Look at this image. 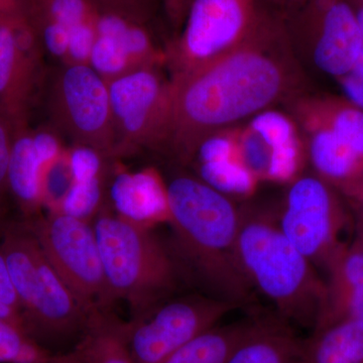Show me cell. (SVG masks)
Instances as JSON below:
<instances>
[{
  "instance_id": "22",
  "label": "cell",
  "mask_w": 363,
  "mask_h": 363,
  "mask_svg": "<svg viewBox=\"0 0 363 363\" xmlns=\"http://www.w3.org/2000/svg\"><path fill=\"white\" fill-rule=\"evenodd\" d=\"M97 33L116 40L138 68L166 65V49L157 45L147 25L111 13H99Z\"/></svg>"
},
{
  "instance_id": "17",
  "label": "cell",
  "mask_w": 363,
  "mask_h": 363,
  "mask_svg": "<svg viewBox=\"0 0 363 363\" xmlns=\"http://www.w3.org/2000/svg\"><path fill=\"white\" fill-rule=\"evenodd\" d=\"M227 363H312L307 340L279 316H257Z\"/></svg>"
},
{
  "instance_id": "11",
  "label": "cell",
  "mask_w": 363,
  "mask_h": 363,
  "mask_svg": "<svg viewBox=\"0 0 363 363\" xmlns=\"http://www.w3.org/2000/svg\"><path fill=\"white\" fill-rule=\"evenodd\" d=\"M236 308L204 293L173 296L162 301L140 316L128 320L133 362L164 363Z\"/></svg>"
},
{
  "instance_id": "10",
  "label": "cell",
  "mask_w": 363,
  "mask_h": 363,
  "mask_svg": "<svg viewBox=\"0 0 363 363\" xmlns=\"http://www.w3.org/2000/svg\"><path fill=\"white\" fill-rule=\"evenodd\" d=\"M259 18L257 0H193L183 30L166 48L171 78L240 45L253 32Z\"/></svg>"
},
{
  "instance_id": "33",
  "label": "cell",
  "mask_w": 363,
  "mask_h": 363,
  "mask_svg": "<svg viewBox=\"0 0 363 363\" xmlns=\"http://www.w3.org/2000/svg\"><path fill=\"white\" fill-rule=\"evenodd\" d=\"M16 128L0 116V216L4 213L6 195L9 194L7 185V171H9V157H11V145H13Z\"/></svg>"
},
{
  "instance_id": "16",
  "label": "cell",
  "mask_w": 363,
  "mask_h": 363,
  "mask_svg": "<svg viewBox=\"0 0 363 363\" xmlns=\"http://www.w3.org/2000/svg\"><path fill=\"white\" fill-rule=\"evenodd\" d=\"M266 143L272 164L269 182L290 184L308 162L304 138L290 113L271 108L247 121Z\"/></svg>"
},
{
  "instance_id": "23",
  "label": "cell",
  "mask_w": 363,
  "mask_h": 363,
  "mask_svg": "<svg viewBox=\"0 0 363 363\" xmlns=\"http://www.w3.org/2000/svg\"><path fill=\"white\" fill-rule=\"evenodd\" d=\"M312 363H363V320H345L307 339Z\"/></svg>"
},
{
  "instance_id": "38",
  "label": "cell",
  "mask_w": 363,
  "mask_h": 363,
  "mask_svg": "<svg viewBox=\"0 0 363 363\" xmlns=\"http://www.w3.org/2000/svg\"><path fill=\"white\" fill-rule=\"evenodd\" d=\"M354 240L363 245V210L353 209Z\"/></svg>"
},
{
  "instance_id": "37",
  "label": "cell",
  "mask_w": 363,
  "mask_h": 363,
  "mask_svg": "<svg viewBox=\"0 0 363 363\" xmlns=\"http://www.w3.org/2000/svg\"><path fill=\"white\" fill-rule=\"evenodd\" d=\"M40 363H86V362L78 348L74 346L72 350L65 352L54 353L51 357Z\"/></svg>"
},
{
  "instance_id": "9",
  "label": "cell",
  "mask_w": 363,
  "mask_h": 363,
  "mask_svg": "<svg viewBox=\"0 0 363 363\" xmlns=\"http://www.w3.org/2000/svg\"><path fill=\"white\" fill-rule=\"evenodd\" d=\"M116 160L143 149L164 150L171 114V81L143 68L107 81Z\"/></svg>"
},
{
  "instance_id": "31",
  "label": "cell",
  "mask_w": 363,
  "mask_h": 363,
  "mask_svg": "<svg viewBox=\"0 0 363 363\" xmlns=\"http://www.w3.org/2000/svg\"><path fill=\"white\" fill-rule=\"evenodd\" d=\"M97 20L98 16L95 20L72 28L68 54L64 64L89 65L91 52L97 39Z\"/></svg>"
},
{
  "instance_id": "29",
  "label": "cell",
  "mask_w": 363,
  "mask_h": 363,
  "mask_svg": "<svg viewBox=\"0 0 363 363\" xmlns=\"http://www.w3.org/2000/svg\"><path fill=\"white\" fill-rule=\"evenodd\" d=\"M69 164L74 182H86L106 178L111 160L93 147L83 145H72L67 147Z\"/></svg>"
},
{
  "instance_id": "14",
  "label": "cell",
  "mask_w": 363,
  "mask_h": 363,
  "mask_svg": "<svg viewBox=\"0 0 363 363\" xmlns=\"http://www.w3.org/2000/svg\"><path fill=\"white\" fill-rule=\"evenodd\" d=\"M116 161L107 178L106 203L112 211L143 228L169 224L168 184L161 172L155 167L130 171Z\"/></svg>"
},
{
  "instance_id": "18",
  "label": "cell",
  "mask_w": 363,
  "mask_h": 363,
  "mask_svg": "<svg viewBox=\"0 0 363 363\" xmlns=\"http://www.w3.org/2000/svg\"><path fill=\"white\" fill-rule=\"evenodd\" d=\"M45 164L33 142V131L28 128L16 130L11 145L7 171L9 194L20 207L23 219L42 214V181Z\"/></svg>"
},
{
  "instance_id": "13",
  "label": "cell",
  "mask_w": 363,
  "mask_h": 363,
  "mask_svg": "<svg viewBox=\"0 0 363 363\" xmlns=\"http://www.w3.org/2000/svg\"><path fill=\"white\" fill-rule=\"evenodd\" d=\"M43 52L30 21L0 25V116L16 130L26 128L44 82Z\"/></svg>"
},
{
  "instance_id": "27",
  "label": "cell",
  "mask_w": 363,
  "mask_h": 363,
  "mask_svg": "<svg viewBox=\"0 0 363 363\" xmlns=\"http://www.w3.org/2000/svg\"><path fill=\"white\" fill-rule=\"evenodd\" d=\"M89 66L106 81L140 69L116 40L100 35L93 45Z\"/></svg>"
},
{
  "instance_id": "26",
  "label": "cell",
  "mask_w": 363,
  "mask_h": 363,
  "mask_svg": "<svg viewBox=\"0 0 363 363\" xmlns=\"http://www.w3.org/2000/svg\"><path fill=\"white\" fill-rule=\"evenodd\" d=\"M52 354L25 331L0 319V363H40Z\"/></svg>"
},
{
  "instance_id": "34",
  "label": "cell",
  "mask_w": 363,
  "mask_h": 363,
  "mask_svg": "<svg viewBox=\"0 0 363 363\" xmlns=\"http://www.w3.org/2000/svg\"><path fill=\"white\" fill-rule=\"evenodd\" d=\"M336 82L346 99L363 109V52L353 68Z\"/></svg>"
},
{
  "instance_id": "19",
  "label": "cell",
  "mask_w": 363,
  "mask_h": 363,
  "mask_svg": "<svg viewBox=\"0 0 363 363\" xmlns=\"http://www.w3.org/2000/svg\"><path fill=\"white\" fill-rule=\"evenodd\" d=\"M289 111L314 119L363 159V109L345 97L310 96L304 93L286 104Z\"/></svg>"
},
{
  "instance_id": "15",
  "label": "cell",
  "mask_w": 363,
  "mask_h": 363,
  "mask_svg": "<svg viewBox=\"0 0 363 363\" xmlns=\"http://www.w3.org/2000/svg\"><path fill=\"white\" fill-rule=\"evenodd\" d=\"M326 294L313 332L345 320H363V245L346 242L327 269Z\"/></svg>"
},
{
  "instance_id": "12",
  "label": "cell",
  "mask_w": 363,
  "mask_h": 363,
  "mask_svg": "<svg viewBox=\"0 0 363 363\" xmlns=\"http://www.w3.org/2000/svg\"><path fill=\"white\" fill-rule=\"evenodd\" d=\"M296 54L338 80L357 64L363 40L350 0H309L286 21Z\"/></svg>"
},
{
  "instance_id": "36",
  "label": "cell",
  "mask_w": 363,
  "mask_h": 363,
  "mask_svg": "<svg viewBox=\"0 0 363 363\" xmlns=\"http://www.w3.org/2000/svg\"><path fill=\"white\" fill-rule=\"evenodd\" d=\"M167 18L174 30H180L185 23L193 0H161Z\"/></svg>"
},
{
  "instance_id": "39",
  "label": "cell",
  "mask_w": 363,
  "mask_h": 363,
  "mask_svg": "<svg viewBox=\"0 0 363 363\" xmlns=\"http://www.w3.org/2000/svg\"><path fill=\"white\" fill-rule=\"evenodd\" d=\"M363 40V0H350Z\"/></svg>"
},
{
  "instance_id": "8",
  "label": "cell",
  "mask_w": 363,
  "mask_h": 363,
  "mask_svg": "<svg viewBox=\"0 0 363 363\" xmlns=\"http://www.w3.org/2000/svg\"><path fill=\"white\" fill-rule=\"evenodd\" d=\"M48 106L54 128L73 145L116 160L108 84L89 65L62 64L50 86Z\"/></svg>"
},
{
  "instance_id": "2",
  "label": "cell",
  "mask_w": 363,
  "mask_h": 363,
  "mask_svg": "<svg viewBox=\"0 0 363 363\" xmlns=\"http://www.w3.org/2000/svg\"><path fill=\"white\" fill-rule=\"evenodd\" d=\"M173 229L172 252L186 278L206 294L238 308L253 303L238 257L240 208L197 176L167 180Z\"/></svg>"
},
{
  "instance_id": "4",
  "label": "cell",
  "mask_w": 363,
  "mask_h": 363,
  "mask_svg": "<svg viewBox=\"0 0 363 363\" xmlns=\"http://www.w3.org/2000/svg\"><path fill=\"white\" fill-rule=\"evenodd\" d=\"M92 224L109 292L125 303L130 319L175 296L185 274L154 229L124 220L106 202Z\"/></svg>"
},
{
  "instance_id": "5",
  "label": "cell",
  "mask_w": 363,
  "mask_h": 363,
  "mask_svg": "<svg viewBox=\"0 0 363 363\" xmlns=\"http://www.w3.org/2000/svg\"><path fill=\"white\" fill-rule=\"evenodd\" d=\"M0 250L20 298L26 333L52 352L56 346L77 344L90 314L52 267L25 220L4 222Z\"/></svg>"
},
{
  "instance_id": "1",
  "label": "cell",
  "mask_w": 363,
  "mask_h": 363,
  "mask_svg": "<svg viewBox=\"0 0 363 363\" xmlns=\"http://www.w3.org/2000/svg\"><path fill=\"white\" fill-rule=\"evenodd\" d=\"M169 81L171 114L164 150L184 164H190L208 135L288 104L302 94L305 85L286 23L262 9L245 42Z\"/></svg>"
},
{
  "instance_id": "30",
  "label": "cell",
  "mask_w": 363,
  "mask_h": 363,
  "mask_svg": "<svg viewBox=\"0 0 363 363\" xmlns=\"http://www.w3.org/2000/svg\"><path fill=\"white\" fill-rule=\"evenodd\" d=\"M0 319L26 331L20 298L16 294L4 253L0 250ZM28 334V333H26Z\"/></svg>"
},
{
  "instance_id": "3",
  "label": "cell",
  "mask_w": 363,
  "mask_h": 363,
  "mask_svg": "<svg viewBox=\"0 0 363 363\" xmlns=\"http://www.w3.org/2000/svg\"><path fill=\"white\" fill-rule=\"evenodd\" d=\"M238 250L248 283L274 305L278 316L289 324L314 329L326 284L286 238L277 214L252 205L240 207Z\"/></svg>"
},
{
  "instance_id": "28",
  "label": "cell",
  "mask_w": 363,
  "mask_h": 363,
  "mask_svg": "<svg viewBox=\"0 0 363 363\" xmlns=\"http://www.w3.org/2000/svg\"><path fill=\"white\" fill-rule=\"evenodd\" d=\"M67 149L56 161L44 169L42 181L43 206L47 212H58L60 205L73 185Z\"/></svg>"
},
{
  "instance_id": "32",
  "label": "cell",
  "mask_w": 363,
  "mask_h": 363,
  "mask_svg": "<svg viewBox=\"0 0 363 363\" xmlns=\"http://www.w3.org/2000/svg\"><path fill=\"white\" fill-rule=\"evenodd\" d=\"M101 13L116 14L145 23L154 16V0H90Z\"/></svg>"
},
{
  "instance_id": "35",
  "label": "cell",
  "mask_w": 363,
  "mask_h": 363,
  "mask_svg": "<svg viewBox=\"0 0 363 363\" xmlns=\"http://www.w3.org/2000/svg\"><path fill=\"white\" fill-rule=\"evenodd\" d=\"M262 11L283 21L290 20L309 0H257Z\"/></svg>"
},
{
  "instance_id": "24",
  "label": "cell",
  "mask_w": 363,
  "mask_h": 363,
  "mask_svg": "<svg viewBox=\"0 0 363 363\" xmlns=\"http://www.w3.org/2000/svg\"><path fill=\"white\" fill-rule=\"evenodd\" d=\"M197 177L231 199L250 197L259 181L240 161V157L194 164Z\"/></svg>"
},
{
  "instance_id": "7",
  "label": "cell",
  "mask_w": 363,
  "mask_h": 363,
  "mask_svg": "<svg viewBox=\"0 0 363 363\" xmlns=\"http://www.w3.org/2000/svg\"><path fill=\"white\" fill-rule=\"evenodd\" d=\"M341 196L315 174H302L288 184L277 214L286 238L316 267L327 269L346 243L344 231L353 226Z\"/></svg>"
},
{
  "instance_id": "6",
  "label": "cell",
  "mask_w": 363,
  "mask_h": 363,
  "mask_svg": "<svg viewBox=\"0 0 363 363\" xmlns=\"http://www.w3.org/2000/svg\"><path fill=\"white\" fill-rule=\"evenodd\" d=\"M25 221L86 311H111L116 303L105 279L92 222L51 212Z\"/></svg>"
},
{
  "instance_id": "25",
  "label": "cell",
  "mask_w": 363,
  "mask_h": 363,
  "mask_svg": "<svg viewBox=\"0 0 363 363\" xmlns=\"http://www.w3.org/2000/svg\"><path fill=\"white\" fill-rule=\"evenodd\" d=\"M107 178L108 176L91 181L74 182L58 212L55 213L92 222L106 202Z\"/></svg>"
},
{
  "instance_id": "21",
  "label": "cell",
  "mask_w": 363,
  "mask_h": 363,
  "mask_svg": "<svg viewBox=\"0 0 363 363\" xmlns=\"http://www.w3.org/2000/svg\"><path fill=\"white\" fill-rule=\"evenodd\" d=\"M257 317L208 329L185 344L164 363H227L257 321Z\"/></svg>"
},
{
  "instance_id": "40",
  "label": "cell",
  "mask_w": 363,
  "mask_h": 363,
  "mask_svg": "<svg viewBox=\"0 0 363 363\" xmlns=\"http://www.w3.org/2000/svg\"><path fill=\"white\" fill-rule=\"evenodd\" d=\"M348 201L350 202L352 209L363 210V180L358 186L357 190Z\"/></svg>"
},
{
  "instance_id": "41",
  "label": "cell",
  "mask_w": 363,
  "mask_h": 363,
  "mask_svg": "<svg viewBox=\"0 0 363 363\" xmlns=\"http://www.w3.org/2000/svg\"><path fill=\"white\" fill-rule=\"evenodd\" d=\"M4 220H2V217L0 216V236H1L2 229H4Z\"/></svg>"
},
{
  "instance_id": "20",
  "label": "cell",
  "mask_w": 363,
  "mask_h": 363,
  "mask_svg": "<svg viewBox=\"0 0 363 363\" xmlns=\"http://www.w3.org/2000/svg\"><path fill=\"white\" fill-rule=\"evenodd\" d=\"M75 347L86 363H135L130 347V322L112 310L91 313Z\"/></svg>"
}]
</instances>
